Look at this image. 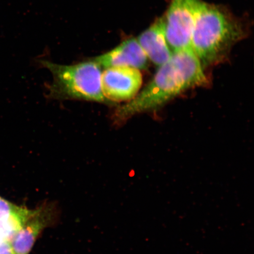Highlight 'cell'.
Wrapping results in <instances>:
<instances>
[{"instance_id": "277c9868", "label": "cell", "mask_w": 254, "mask_h": 254, "mask_svg": "<svg viewBox=\"0 0 254 254\" xmlns=\"http://www.w3.org/2000/svg\"><path fill=\"white\" fill-rule=\"evenodd\" d=\"M163 19L165 36L173 53L192 48L191 0H173Z\"/></svg>"}, {"instance_id": "6da1fadb", "label": "cell", "mask_w": 254, "mask_h": 254, "mask_svg": "<svg viewBox=\"0 0 254 254\" xmlns=\"http://www.w3.org/2000/svg\"><path fill=\"white\" fill-rule=\"evenodd\" d=\"M193 12L192 47L202 65L223 60L243 37L238 22L226 10L201 0H191Z\"/></svg>"}, {"instance_id": "8fae6325", "label": "cell", "mask_w": 254, "mask_h": 254, "mask_svg": "<svg viewBox=\"0 0 254 254\" xmlns=\"http://www.w3.org/2000/svg\"><path fill=\"white\" fill-rule=\"evenodd\" d=\"M1 241H2L1 239H0V242H1Z\"/></svg>"}, {"instance_id": "7a4b0ae2", "label": "cell", "mask_w": 254, "mask_h": 254, "mask_svg": "<svg viewBox=\"0 0 254 254\" xmlns=\"http://www.w3.org/2000/svg\"><path fill=\"white\" fill-rule=\"evenodd\" d=\"M52 73L50 95L57 99L79 100L110 104L101 90V66L93 61L74 65L41 62Z\"/></svg>"}, {"instance_id": "3957f363", "label": "cell", "mask_w": 254, "mask_h": 254, "mask_svg": "<svg viewBox=\"0 0 254 254\" xmlns=\"http://www.w3.org/2000/svg\"><path fill=\"white\" fill-rule=\"evenodd\" d=\"M189 88L185 74L171 57L160 66L153 79L140 93L117 110L114 119L123 123L136 114L158 109Z\"/></svg>"}, {"instance_id": "52a82bcc", "label": "cell", "mask_w": 254, "mask_h": 254, "mask_svg": "<svg viewBox=\"0 0 254 254\" xmlns=\"http://www.w3.org/2000/svg\"><path fill=\"white\" fill-rule=\"evenodd\" d=\"M52 208L41 206L32 211L29 217L10 241L13 254H28L41 232L52 221Z\"/></svg>"}, {"instance_id": "8992f818", "label": "cell", "mask_w": 254, "mask_h": 254, "mask_svg": "<svg viewBox=\"0 0 254 254\" xmlns=\"http://www.w3.org/2000/svg\"><path fill=\"white\" fill-rule=\"evenodd\" d=\"M101 67L105 68L125 66L136 69H145L148 58L135 39L127 40L112 50L94 59Z\"/></svg>"}, {"instance_id": "5b68a950", "label": "cell", "mask_w": 254, "mask_h": 254, "mask_svg": "<svg viewBox=\"0 0 254 254\" xmlns=\"http://www.w3.org/2000/svg\"><path fill=\"white\" fill-rule=\"evenodd\" d=\"M142 82L141 72L134 68H107L101 75V90L110 103L131 100L138 94Z\"/></svg>"}, {"instance_id": "ba28073f", "label": "cell", "mask_w": 254, "mask_h": 254, "mask_svg": "<svg viewBox=\"0 0 254 254\" xmlns=\"http://www.w3.org/2000/svg\"><path fill=\"white\" fill-rule=\"evenodd\" d=\"M136 40L147 58L158 66L169 61L173 56L165 36L163 17L139 35Z\"/></svg>"}, {"instance_id": "30bf717a", "label": "cell", "mask_w": 254, "mask_h": 254, "mask_svg": "<svg viewBox=\"0 0 254 254\" xmlns=\"http://www.w3.org/2000/svg\"><path fill=\"white\" fill-rule=\"evenodd\" d=\"M0 254H13L10 243L8 241L0 242Z\"/></svg>"}, {"instance_id": "9c48e42d", "label": "cell", "mask_w": 254, "mask_h": 254, "mask_svg": "<svg viewBox=\"0 0 254 254\" xmlns=\"http://www.w3.org/2000/svg\"><path fill=\"white\" fill-rule=\"evenodd\" d=\"M22 207L16 206L1 197H0V221L5 220L12 215L17 213Z\"/></svg>"}]
</instances>
